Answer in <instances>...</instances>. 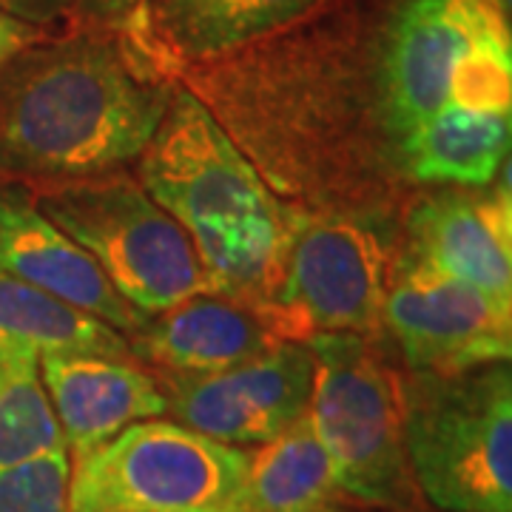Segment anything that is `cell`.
Wrapping results in <instances>:
<instances>
[{
	"mask_svg": "<svg viewBox=\"0 0 512 512\" xmlns=\"http://www.w3.org/2000/svg\"><path fill=\"white\" fill-rule=\"evenodd\" d=\"M37 208L92 256L114 291L146 316L211 293V279L180 222L131 180L60 185Z\"/></svg>",
	"mask_w": 512,
	"mask_h": 512,
	"instance_id": "5",
	"label": "cell"
},
{
	"mask_svg": "<svg viewBox=\"0 0 512 512\" xmlns=\"http://www.w3.org/2000/svg\"><path fill=\"white\" fill-rule=\"evenodd\" d=\"M46 353H92L131 359L123 333L55 302L0 268V362Z\"/></svg>",
	"mask_w": 512,
	"mask_h": 512,
	"instance_id": "17",
	"label": "cell"
},
{
	"mask_svg": "<svg viewBox=\"0 0 512 512\" xmlns=\"http://www.w3.org/2000/svg\"><path fill=\"white\" fill-rule=\"evenodd\" d=\"M69 453H49L0 470V512H69Z\"/></svg>",
	"mask_w": 512,
	"mask_h": 512,
	"instance_id": "20",
	"label": "cell"
},
{
	"mask_svg": "<svg viewBox=\"0 0 512 512\" xmlns=\"http://www.w3.org/2000/svg\"><path fill=\"white\" fill-rule=\"evenodd\" d=\"M404 453L439 512H512L510 362L402 382Z\"/></svg>",
	"mask_w": 512,
	"mask_h": 512,
	"instance_id": "2",
	"label": "cell"
},
{
	"mask_svg": "<svg viewBox=\"0 0 512 512\" xmlns=\"http://www.w3.org/2000/svg\"><path fill=\"white\" fill-rule=\"evenodd\" d=\"M512 114L444 106L399 140L407 171L421 183L481 188L510 154Z\"/></svg>",
	"mask_w": 512,
	"mask_h": 512,
	"instance_id": "16",
	"label": "cell"
},
{
	"mask_svg": "<svg viewBox=\"0 0 512 512\" xmlns=\"http://www.w3.org/2000/svg\"><path fill=\"white\" fill-rule=\"evenodd\" d=\"M322 0H148L146 35L177 60L237 52L305 18ZM134 12V15H137Z\"/></svg>",
	"mask_w": 512,
	"mask_h": 512,
	"instance_id": "15",
	"label": "cell"
},
{
	"mask_svg": "<svg viewBox=\"0 0 512 512\" xmlns=\"http://www.w3.org/2000/svg\"><path fill=\"white\" fill-rule=\"evenodd\" d=\"M40 379L74 458L89 456L137 421L165 416L157 376L131 359L46 353L40 356Z\"/></svg>",
	"mask_w": 512,
	"mask_h": 512,
	"instance_id": "13",
	"label": "cell"
},
{
	"mask_svg": "<svg viewBox=\"0 0 512 512\" xmlns=\"http://www.w3.org/2000/svg\"><path fill=\"white\" fill-rule=\"evenodd\" d=\"M0 268L55 302L131 336L146 313L131 308L69 234L49 220L26 188L0 191Z\"/></svg>",
	"mask_w": 512,
	"mask_h": 512,
	"instance_id": "11",
	"label": "cell"
},
{
	"mask_svg": "<svg viewBox=\"0 0 512 512\" xmlns=\"http://www.w3.org/2000/svg\"><path fill=\"white\" fill-rule=\"evenodd\" d=\"M72 9V0H0V12L12 15V18L46 26L55 23Z\"/></svg>",
	"mask_w": 512,
	"mask_h": 512,
	"instance_id": "23",
	"label": "cell"
},
{
	"mask_svg": "<svg viewBox=\"0 0 512 512\" xmlns=\"http://www.w3.org/2000/svg\"><path fill=\"white\" fill-rule=\"evenodd\" d=\"M46 40V29L26 23V20L12 18L6 12H0V72L20 57L23 52H29L32 46Z\"/></svg>",
	"mask_w": 512,
	"mask_h": 512,
	"instance_id": "21",
	"label": "cell"
},
{
	"mask_svg": "<svg viewBox=\"0 0 512 512\" xmlns=\"http://www.w3.org/2000/svg\"><path fill=\"white\" fill-rule=\"evenodd\" d=\"M66 450L52 399L40 379V359L0 362V470ZM69 453V450H66Z\"/></svg>",
	"mask_w": 512,
	"mask_h": 512,
	"instance_id": "19",
	"label": "cell"
},
{
	"mask_svg": "<svg viewBox=\"0 0 512 512\" xmlns=\"http://www.w3.org/2000/svg\"><path fill=\"white\" fill-rule=\"evenodd\" d=\"M248 450L146 419L74 458L69 512H248Z\"/></svg>",
	"mask_w": 512,
	"mask_h": 512,
	"instance_id": "4",
	"label": "cell"
},
{
	"mask_svg": "<svg viewBox=\"0 0 512 512\" xmlns=\"http://www.w3.org/2000/svg\"><path fill=\"white\" fill-rule=\"evenodd\" d=\"M248 512H325L339 487L308 413L248 453Z\"/></svg>",
	"mask_w": 512,
	"mask_h": 512,
	"instance_id": "18",
	"label": "cell"
},
{
	"mask_svg": "<svg viewBox=\"0 0 512 512\" xmlns=\"http://www.w3.org/2000/svg\"><path fill=\"white\" fill-rule=\"evenodd\" d=\"M305 345L313 356L308 419L339 493L407 512L419 490L404 453L402 379L365 336L319 333Z\"/></svg>",
	"mask_w": 512,
	"mask_h": 512,
	"instance_id": "3",
	"label": "cell"
},
{
	"mask_svg": "<svg viewBox=\"0 0 512 512\" xmlns=\"http://www.w3.org/2000/svg\"><path fill=\"white\" fill-rule=\"evenodd\" d=\"M510 26V0H399L384 23L376 94L384 128L407 137L447 106L478 43Z\"/></svg>",
	"mask_w": 512,
	"mask_h": 512,
	"instance_id": "7",
	"label": "cell"
},
{
	"mask_svg": "<svg viewBox=\"0 0 512 512\" xmlns=\"http://www.w3.org/2000/svg\"><path fill=\"white\" fill-rule=\"evenodd\" d=\"M382 325L416 373L458 376L510 362L512 302L407 259L384 296Z\"/></svg>",
	"mask_w": 512,
	"mask_h": 512,
	"instance_id": "9",
	"label": "cell"
},
{
	"mask_svg": "<svg viewBox=\"0 0 512 512\" xmlns=\"http://www.w3.org/2000/svg\"><path fill=\"white\" fill-rule=\"evenodd\" d=\"M424 268L512 302L510 183L490 194H444L410 214V256Z\"/></svg>",
	"mask_w": 512,
	"mask_h": 512,
	"instance_id": "12",
	"label": "cell"
},
{
	"mask_svg": "<svg viewBox=\"0 0 512 512\" xmlns=\"http://www.w3.org/2000/svg\"><path fill=\"white\" fill-rule=\"evenodd\" d=\"M157 382L174 421L231 447H256L308 413L313 356L302 342H279L231 370L160 373Z\"/></svg>",
	"mask_w": 512,
	"mask_h": 512,
	"instance_id": "10",
	"label": "cell"
},
{
	"mask_svg": "<svg viewBox=\"0 0 512 512\" xmlns=\"http://www.w3.org/2000/svg\"><path fill=\"white\" fill-rule=\"evenodd\" d=\"M171 92L120 37L43 40L0 72V171L52 180L114 171L146 151Z\"/></svg>",
	"mask_w": 512,
	"mask_h": 512,
	"instance_id": "1",
	"label": "cell"
},
{
	"mask_svg": "<svg viewBox=\"0 0 512 512\" xmlns=\"http://www.w3.org/2000/svg\"><path fill=\"white\" fill-rule=\"evenodd\" d=\"M146 3L148 0H72V12L100 26H114L126 23Z\"/></svg>",
	"mask_w": 512,
	"mask_h": 512,
	"instance_id": "22",
	"label": "cell"
},
{
	"mask_svg": "<svg viewBox=\"0 0 512 512\" xmlns=\"http://www.w3.org/2000/svg\"><path fill=\"white\" fill-rule=\"evenodd\" d=\"M325 512H345V510H339V507H330V510H325Z\"/></svg>",
	"mask_w": 512,
	"mask_h": 512,
	"instance_id": "24",
	"label": "cell"
},
{
	"mask_svg": "<svg viewBox=\"0 0 512 512\" xmlns=\"http://www.w3.org/2000/svg\"><path fill=\"white\" fill-rule=\"evenodd\" d=\"M140 177L148 197L188 234L288 214L220 120L188 89L171 92L163 123L140 154Z\"/></svg>",
	"mask_w": 512,
	"mask_h": 512,
	"instance_id": "6",
	"label": "cell"
},
{
	"mask_svg": "<svg viewBox=\"0 0 512 512\" xmlns=\"http://www.w3.org/2000/svg\"><path fill=\"white\" fill-rule=\"evenodd\" d=\"M279 345L265 313L225 296H191L163 313L148 316L128 336L140 356L163 373H220L251 362Z\"/></svg>",
	"mask_w": 512,
	"mask_h": 512,
	"instance_id": "14",
	"label": "cell"
},
{
	"mask_svg": "<svg viewBox=\"0 0 512 512\" xmlns=\"http://www.w3.org/2000/svg\"><path fill=\"white\" fill-rule=\"evenodd\" d=\"M387 296V259L379 237L350 220L299 228L288 268L265 319L279 342H308L319 333H376Z\"/></svg>",
	"mask_w": 512,
	"mask_h": 512,
	"instance_id": "8",
	"label": "cell"
}]
</instances>
